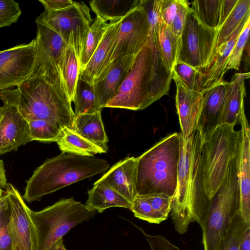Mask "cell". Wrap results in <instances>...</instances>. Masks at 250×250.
Returning <instances> with one entry per match:
<instances>
[{
	"label": "cell",
	"instance_id": "1",
	"mask_svg": "<svg viewBox=\"0 0 250 250\" xmlns=\"http://www.w3.org/2000/svg\"><path fill=\"white\" fill-rule=\"evenodd\" d=\"M180 137L177 186L169 214L175 231L183 234L191 223L201 228L210 200L204 187L200 133L196 129L184 137L180 132Z\"/></svg>",
	"mask_w": 250,
	"mask_h": 250
},
{
	"label": "cell",
	"instance_id": "2",
	"mask_svg": "<svg viewBox=\"0 0 250 250\" xmlns=\"http://www.w3.org/2000/svg\"><path fill=\"white\" fill-rule=\"evenodd\" d=\"M17 90L18 110L28 122L42 120L61 130H73L75 116L58 72L35 64L32 73L17 86Z\"/></svg>",
	"mask_w": 250,
	"mask_h": 250
},
{
	"label": "cell",
	"instance_id": "3",
	"mask_svg": "<svg viewBox=\"0 0 250 250\" xmlns=\"http://www.w3.org/2000/svg\"><path fill=\"white\" fill-rule=\"evenodd\" d=\"M172 74L163 62L157 36L149 35L147 44L136 56L132 69L105 107L145 109L168 94Z\"/></svg>",
	"mask_w": 250,
	"mask_h": 250
},
{
	"label": "cell",
	"instance_id": "4",
	"mask_svg": "<svg viewBox=\"0 0 250 250\" xmlns=\"http://www.w3.org/2000/svg\"><path fill=\"white\" fill-rule=\"evenodd\" d=\"M109 167V164L103 159L62 152L47 159L34 170L26 181L22 197L28 203L40 200L45 195L103 173Z\"/></svg>",
	"mask_w": 250,
	"mask_h": 250
},
{
	"label": "cell",
	"instance_id": "5",
	"mask_svg": "<svg viewBox=\"0 0 250 250\" xmlns=\"http://www.w3.org/2000/svg\"><path fill=\"white\" fill-rule=\"evenodd\" d=\"M180 153V133H174L137 157V195L163 193L173 198Z\"/></svg>",
	"mask_w": 250,
	"mask_h": 250
},
{
	"label": "cell",
	"instance_id": "6",
	"mask_svg": "<svg viewBox=\"0 0 250 250\" xmlns=\"http://www.w3.org/2000/svg\"><path fill=\"white\" fill-rule=\"evenodd\" d=\"M238 212L239 195L234 159L229 163L221 186L209 201L201 227L204 250H218Z\"/></svg>",
	"mask_w": 250,
	"mask_h": 250
},
{
	"label": "cell",
	"instance_id": "7",
	"mask_svg": "<svg viewBox=\"0 0 250 250\" xmlns=\"http://www.w3.org/2000/svg\"><path fill=\"white\" fill-rule=\"evenodd\" d=\"M35 227L37 250H47L71 229L89 220L96 212L73 198L60 199L38 211L29 210Z\"/></svg>",
	"mask_w": 250,
	"mask_h": 250
},
{
	"label": "cell",
	"instance_id": "8",
	"mask_svg": "<svg viewBox=\"0 0 250 250\" xmlns=\"http://www.w3.org/2000/svg\"><path fill=\"white\" fill-rule=\"evenodd\" d=\"M221 124L203 142L201 159L204 187L209 200L221 186L230 162L236 155L240 131Z\"/></svg>",
	"mask_w": 250,
	"mask_h": 250
},
{
	"label": "cell",
	"instance_id": "9",
	"mask_svg": "<svg viewBox=\"0 0 250 250\" xmlns=\"http://www.w3.org/2000/svg\"><path fill=\"white\" fill-rule=\"evenodd\" d=\"M92 19L89 8L83 2L75 1L71 6L57 11H44L35 20L59 34L72 46L79 60Z\"/></svg>",
	"mask_w": 250,
	"mask_h": 250
},
{
	"label": "cell",
	"instance_id": "10",
	"mask_svg": "<svg viewBox=\"0 0 250 250\" xmlns=\"http://www.w3.org/2000/svg\"><path fill=\"white\" fill-rule=\"evenodd\" d=\"M217 31L201 21L190 7L181 36L177 61L199 70L208 67Z\"/></svg>",
	"mask_w": 250,
	"mask_h": 250
},
{
	"label": "cell",
	"instance_id": "11",
	"mask_svg": "<svg viewBox=\"0 0 250 250\" xmlns=\"http://www.w3.org/2000/svg\"><path fill=\"white\" fill-rule=\"evenodd\" d=\"M149 35V25L146 14L139 4L122 19L110 54L96 79L117 58L136 56L147 44Z\"/></svg>",
	"mask_w": 250,
	"mask_h": 250
},
{
	"label": "cell",
	"instance_id": "12",
	"mask_svg": "<svg viewBox=\"0 0 250 250\" xmlns=\"http://www.w3.org/2000/svg\"><path fill=\"white\" fill-rule=\"evenodd\" d=\"M36 58L35 39L0 51V91L18 86L32 73Z\"/></svg>",
	"mask_w": 250,
	"mask_h": 250
},
{
	"label": "cell",
	"instance_id": "13",
	"mask_svg": "<svg viewBox=\"0 0 250 250\" xmlns=\"http://www.w3.org/2000/svg\"><path fill=\"white\" fill-rule=\"evenodd\" d=\"M5 188L10 205L9 228L13 250H37V235L29 208L12 184L7 183Z\"/></svg>",
	"mask_w": 250,
	"mask_h": 250
},
{
	"label": "cell",
	"instance_id": "14",
	"mask_svg": "<svg viewBox=\"0 0 250 250\" xmlns=\"http://www.w3.org/2000/svg\"><path fill=\"white\" fill-rule=\"evenodd\" d=\"M1 100L4 105L0 120V155L32 141L28 122L18 110L17 97L9 96Z\"/></svg>",
	"mask_w": 250,
	"mask_h": 250
},
{
	"label": "cell",
	"instance_id": "15",
	"mask_svg": "<svg viewBox=\"0 0 250 250\" xmlns=\"http://www.w3.org/2000/svg\"><path fill=\"white\" fill-rule=\"evenodd\" d=\"M241 128L235 158L239 195V213L250 224V129L244 109L239 120Z\"/></svg>",
	"mask_w": 250,
	"mask_h": 250
},
{
	"label": "cell",
	"instance_id": "16",
	"mask_svg": "<svg viewBox=\"0 0 250 250\" xmlns=\"http://www.w3.org/2000/svg\"><path fill=\"white\" fill-rule=\"evenodd\" d=\"M172 79L176 86L175 105L181 129L184 137L196 130L203 103L204 91L190 90L174 71Z\"/></svg>",
	"mask_w": 250,
	"mask_h": 250
},
{
	"label": "cell",
	"instance_id": "17",
	"mask_svg": "<svg viewBox=\"0 0 250 250\" xmlns=\"http://www.w3.org/2000/svg\"><path fill=\"white\" fill-rule=\"evenodd\" d=\"M136 56L117 58L102 75L94 80L93 85L101 108L105 107L114 96L132 69Z\"/></svg>",
	"mask_w": 250,
	"mask_h": 250
},
{
	"label": "cell",
	"instance_id": "18",
	"mask_svg": "<svg viewBox=\"0 0 250 250\" xmlns=\"http://www.w3.org/2000/svg\"><path fill=\"white\" fill-rule=\"evenodd\" d=\"M136 158L127 157L114 165L96 182L113 188L130 203L137 196Z\"/></svg>",
	"mask_w": 250,
	"mask_h": 250
},
{
	"label": "cell",
	"instance_id": "19",
	"mask_svg": "<svg viewBox=\"0 0 250 250\" xmlns=\"http://www.w3.org/2000/svg\"><path fill=\"white\" fill-rule=\"evenodd\" d=\"M228 83L223 81L204 90L202 108L196 128L203 142L219 125Z\"/></svg>",
	"mask_w": 250,
	"mask_h": 250
},
{
	"label": "cell",
	"instance_id": "20",
	"mask_svg": "<svg viewBox=\"0 0 250 250\" xmlns=\"http://www.w3.org/2000/svg\"><path fill=\"white\" fill-rule=\"evenodd\" d=\"M250 18V14H249L235 30L231 38L218 48L210 64L205 69H198V83L200 91L205 90L224 81L223 77L227 71V66L230 54L245 23Z\"/></svg>",
	"mask_w": 250,
	"mask_h": 250
},
{
	"label": "cell",
	"instance_id": "21",
	"mask_svg": "<svg viewBox=\"0 0 250 250\" xmlns=\"http://www.w3.org/2000/svg\"><path fill=\"white\" fill-rule=\"evenodd\" d=\"M250 78V72L237 73L228 82L219 125H235L244 109L246 96L245 81Z\"/></svg>",
	"mask_w": 250,
	"mask_h": 250
},
{
	"label": "cell",
	"instance_id": "22",
	"mask_svg": "<svg viewBox=\"0 0 250 250\" xmlns=\"http://www.w3.org/2000/svg\"><path fill=\"white\" fill-rule=\"evenodd\" d=\"M35 38L37 50L49 60L62 75L67 44L56 32L39 22Z\"/></svg>",
	"mask_w": 250,
	"mask_h": 250
},
{
	"label": "cell",
	"instance_id": "23",
	"mask_svg": "<svg viewBox=\"0 0 250 250\" xmlns=\"http://www.w3.org/2000/svg\"><path fill=\"white\" fill-rule=\"evenodd\" d=\"M122 20L109 21V26L102 41L85 68L80 72V78L91 84H93L95 79L100 73L106 58L110 54Z\"/></svg>",
	"mask_w": 250,
	"mask_h": 250
},
{
	"label": "cell",
	"instance_id": "24",
	"mask_svg": "<svg viewBox=\"0 0 250 250\" xmlns=\"http://www.w3.org/2000/svg\"><path fill=\"white\" fill-rule=\"evenodd\" d=\"M101 111L75 117L73 131L107 151L108 139L102 121Z\"/></svg>",
	"mask_w": 250,
	"mask_h": 250
},
{
	"label": "cell",
	"instance_id": "25",
	"mask_svg": "<svg viewBox=\"0 0 250 250\" xmlns=\"http://www.w3.org/2000/svg\"><path fill=\"white\" fill-rule=\"evenodd\" d=\"M85 205L90 209L102 212L112 207L129 209L131 203L111 188L95 182L88 191V199Z\"/></svg>",
	"mask_w": 250,
	"mask_h": 250
},
{
	"label": "cell",
	"instance_id": "26",
	"mask_svg": "<svg viewBox=\"0 0 250 250\" xmlns=\"http://www.w3.org/2000/svg\"><path fill=\"white\" fill-rule=\"evenodd\" d=\"M249 14H250V0H238L231 12L217 29L209 65L218 48L231 38L235 30Z\"/></svg>",
	"mask_w": 250,
	"mask_h": 250
},
{
	"label": "cell",
	"instance_id": "27",
	"mask_svg": "<svg viewBox=\"0 0 250 250\" xmlns=\"http://www.w3.org/2000/svg\"><path fill=\"white\" fill-rule=\"evenodd\" d=\"M56 142L63 153L92 157L97 153L107 152L68 128L62 129Z\"/></svg>",
	"mask_w": 250,
	"mask_h": 250
},
{
	"label": "cell",
	"instance_id": "28",
	"mask_svg": "<svg viewBox=\"0 0 250 250\" xmlns=\"http://www.w3.org/2000/svg\"><path fill=\"white\" fill-rule=\"evenodd\" d=\"M138 0H93L90 6L97 17L107 22L122 20L139 4Z\"/></svg>",
	"mask_w": 250,
	"mask_h": 250
},
{
	"label": "cell",
	"instance_id": "29",
	"mask_svg": "<svg viewBox=\"0 0 250 250\" xmlns=\"http://www.w3.org/2000/svg\"><path fill=\"white\" fill-rule=\"evenodd\" d=\"M180 40L161 20L157 29V41L164 64L170 71H173L177 61Z\"/></svg>",
	"mask_w": 250,
	"mask_h": 250
},
{
	"label": "cell",
	"instance_id": "30",
	"mask_svg": "<svg viewBox=\"0 0 250 250\" xmlns=\"http://www.w3.org/2000/svg\"><path fill=\"white\" fill-rule=\"evenodd\" d=\"M73 102L75 117L102 110L93 84L79 78Z\"/></svg>",
	"mask_w": 250,
	"mask_h": 250
},
{
	"label": "cell",
	"instance_id": "31",
	"mask_svg": "<svg viewBox=\"0 0 250 250\" xmlns=\"http://www.w3.org/2000/svg\"><path fill=\"white\" fill-rule=\"evenodd\" d=\"M109 25V23L96 17L93 23L89 27L80 59V72L85 68L90 60L102 41Z\"/></svg>",
	"mask_w": 250,
	"mask_h": 250
},
{
	"label": "cell",
	"instance_id": "32",
	"mask_svg": "<svg viewBox=\"0 0 250 250\" xmlns=\"http://www.w3.org/2000/svg\"><path fill=\"white\" fill-rule=\"evenodd\" d=\"M80 70L79 60L74 48L67 45L65 49L62 75L71 102H73Z\"/></svg>",
	"mask_w": 250,
	"mask_h": 250
},
{
	"label": "cell",
	"instance_id": "33",
	"mask_svg": "<svg viewBox=\"0 0 250 250\" xmlns=\"http://www.w3.org/2000/svg\"><path fill=\"white\" fill-rule=\"evenodd\" d=\"M222 0H196L191 9L207 26L217 29L219 27Z\"/></svg>",
	"mask_w": 250,
	"mask_h": 250
},
{
	"label": "cell",
	"instance_id": "34",
	"mask_svg": "<svg viewBox=\"0 0 250 250\" xmlns=\"http://www.w3.org/2000/svg\"><path fill=\"white\" fill-rule=\"evenodd\" d=\"M30 137L33 141L56 142L62 130L54 125L42 120L28 122Z\"/></svg>",
	"mask_w": 250,
	"mask_h": 250
},
{
	"label": "cell",
	"instance_id": "35",
	"mask_svg": "<svg viewBox=\"0 0 250 250\" xmlns=\"http://www.w3.org/2000/svg\"><path fill=\"white\" fill-rule=\"evenodd\" d=\"M246 224L239 212L237 213L218 250H239V243Z\"/></svg>",
	"mask_w": 250,
	"mask_h": 250
},
{
	"label": "cell",
	"instance_id": "36",
	"mask_svg": "<svg viewBox=\"0 0 250 250\" xmlns=\"http://www.w3.org/2000/svg\"><path fill=\"white\" fill-rule=\"evenodd\" d=\"M134 216L149 223L159 224L164 221L143 196L137 195L129 208Z\"/></svg>",
	"mask_w": 250,
	"mask_h": 250
},
{
	"label": "cell",
	"instance_id": "37",
	"mask_svg": "<svg viewBox=\"0 0 250 250\" xmlns=\"http://www.w3.org/2000/svg\"><path fill=\"white\" fill-rule=\"evenodd\" d=\"M250 28V18L245 23L230 54L227 66V70L239 69L243 51L249 38Z\"/></svg>",
	"mask_w": 250,
	"mask_h": 250
},
{
	"label": "cell",
	"instance_id": "38",
	"mask_svg": "<svg viewBox=\"0 0 250 250\" xmlns=\"http://www.w3.org/2000/svg\"><path fill=\"white\" fill-rule=\"evenodd\" d=\"M173 71L189 89L200 91L198 83V69L184 62L177 61Z\"/></svg>",
	"mask_w": 250,
	"mask_h": 250
},
{
	"label": "cell",
	"instance_id": "39",
	"mask_svg": "<svg viewBox=\"0 0 250 250\" xmlns=\"http://www.w3.org/2000/svg\"><path fill=\"white\" fill-rule=\"evenodd\" d=\"M21 13L18 2L13 0H0V28L16 22Z\"/></svg>",
	"mask_w": 250,
	"mask_h": 250
},
{
	"label": "cell",
	"instance_id": "40",
	"mask_svg": "<svg viewBox=\"0 0 250 250\" xmlns=\"http://www.w3.org/2000/svg\"><path fill=\"white\" fill-rule=\"evenodd\" d=\"M151 205L153 209L164 221L167 219L170 212L173 198L163 193L143 196Z\"/></svg>",
	"mask_w": 250,
	"mask_h": 250
},
{
	"label": "cell",
	"instance_id": "41",
	"mask_svg": "<svg viewBox=\"0 0 250 250\" xmlns=\"http://www.w3.org/2000/svg\"><path fill=\"white\" fill-rule=\"evenodd\" d=\"M139 5L145 9L149 25V33L156 34L161 20L160 14V0H141Z\"/></svg>",
	"mask_w": 250,
	"mask_h": 250
},
{
	"label": "cell",
	"instance_id": "42",
	"mask_svg": "<svg viewBox=\"0 0 250 250\" xmlns=\"http://www.w3.org/2000/svg\"><path fill=\"white\" fill-rule=\"evenodd\" d=\"M189 7V4L188 0H179L176 16L170 27L173 32L180 40Z\"/></svg>",
	"mask_w": 250,
	"mask_h": 250
},
{
	"label": "cell",
	"instance_id": "43",
	"mask_svg": "<svg viewBox=\"0 0 250 250\" xmlns=\"http://www.w3.org/2000/svg\"><path fill=\"white\" fill-rule=\"evenodd\" d=\"M138 228L143 233L151 250H185L180 249L160 234L150 235L146 233L143 229Z\"/></svg>",
	"mask_w": 250,
	"mask_h": 250
},
{
	"label": "cell",
	"instance_id": "44",
	"mask_svg": "<svg viewBox=\"0 0 250 250\" xmlns=\"http://www.w3.org/2000/svg\"><path fill=\"white\" fill-rule=\"evenodd\" d=\"M10 205L0 219V250H13L9 228Z\"/></svg>",
	"mask_w": 250,
	"mask_h": 250
},
{
	"label": "cell",
	"instance_id": "45",
	"mask_svg": "<svg viewBox=\"0 0 250 250\" xmlns=\"http://www.w3.org/2000/svg\"><path fill=\"white\" fill-rule=\"evenodd\" d=\"M179 0H160V14L162 21L170 27L176 16Z\"/></svg>",
	"mask_w": 250,
	"mask_h": 250
},
{
	"label": "cell",
	"instance_id": "46",
	"mask_svg": "<svg viewBox=\"0 0 250 250\" xmlns=\"http://www.w3.org/2000/svg\"><path fill=\"white\" fill-rule=\"evenodd\" d=\"M43 5L44 10L49 11H57L68 8L75 2L71 0H39Z\"/></svg>",
	"mask_w": 250,
	"mask_h": 250
},
{
	"label": "cell",
	"instance_id": "47",
	"mask_svg": "<svg viewBox=\"0 0 250 250\" xmlns=\"http://www.w3.org/2000/svg\"><path fill=\"white\" fill-rule=\"evenodd\" d=\"M237 1L238 0H222L219 27L231 12Z\"/></svg>",
	"mask_w": 250,
	"mask_h": 250
},
{
	"label": "cell",
	"instance_id": "48",
	"mask_svg": "<svg viewBox=\"0 0 250 250\" xmlns=\"http://www.w3.org/2000/svg\"><path fill=\"white\" fill-rule=\"evenodd\" d=\"M239 250H250V224H246L240 243Z\"/></svg>",
	"mask_w": 250,
	"mask_h": 250
},
{
	"label": "cell",
	"instance_id": "49",
	"mask_svg": "<svg viewBox=\"0 0 250 250\" xmlns=\"http://www.w3.org/2000/svg\"><path fill=\"white\" fill-rule=\"evenodd\" d=\"M7 185V180L5 175L3 161L0 160V188H5Z\"/></svg>",
	"mask_w": 250,
	"mask_h": 250
},
{
	"label": "cell",
	"instance_id": "50",
	"mask_svg": "<svg viewBox=\"0 0 250 250\" xmlns=\"http://www.w3.org/2000/svg\"><path fill=\"white\" fill-rule=\"evenodd\" d=\"M47 250H66L64 246L62 238L59 240Z\"/></svg>",
	"mask_w": 250,
	"mask_h": 250
},
{
	"label": "cell",
	"instance_id": "51",
	"mask_svg": "<svg viewBox=\"0 0 250 250\" xmlns=\"http://www.w3.org/2000/svg\"><path fill=\"white\" fill-rule=\"evenodd\" d=\"M3 112V106L0 107V120L2 117Z\"/></svg>",
	"mask_w": 250,
	"mask_h": 250
}]
</instances>
